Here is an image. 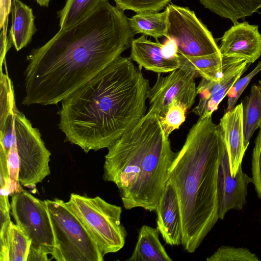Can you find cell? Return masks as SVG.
Returning a JSON list of instances; mask_svg holds the SVG:
<instances>
[{
  "instance_id": "6da1fadb",
  "label": "cell",
  "mask_w": 261,
  "mask_h": 261,
  "mask_svg": "<svg viewBox=\"0 0 261 261\" xmlns=\"http://www.w3.org/2000/svg\"><path fill=\"white\" fill-rule=\"evenodd\" d=\"M136 34L123 11L103 0L89 16L27 56L22 104H57L106 68Z\"/></svg>"
},
{
  "instance_id": "7a4b0ae2",
  "label": "cell",
  "mask_w": 261,
  "mask_h": 261,
  "mask_svg": "<svg viewBox=\"0 0 261 261\" xmlns=\"http://www.w3.org/2000/svg\"><path fill=\"white\" fill-rule=\"evenodd\" d=\"M148 80L120 56L62 101L60 129L86 153L108 148L145 114Z\"/></svg>"
},
{
  "instance_id": "3957f363",
  "label": "cell",
  "mask_w": 261,
  "mask_h": 261,
  "mask_svg": "<svg viewBox=\"0 0 261 261\" xmlns=\"http://www.w3.org/2000/svg\"><path fill=\"white\" fill-rule=\"evenodd\" d=\"M220 159L218 126L199 118L169 168L179 207L182 243L194 252L219 219L217 178Z\"/></svg>"
},
{
  "instance_id": "277c9868",
  "label": "cell",
  "mask_w": 261,
  "mask_h": 261,
  "mask_svg": "<svg viewBox=\"0 0 261 261\" xmlns=\"http://www.w3.org/2000/svg\"><path fill=\"white\" fill-rule=\"evenodd\" d=\"M161 127L159 114L149 109L132 128L108 148L103 178L117 186L124 208L139 178L146 153Z\"/></svg>"
},
{
  "instance_id": "5b68a950",
  "label": "cell",
  "mask_w": 261,
  "mask_h": 261,
  "mask_svg": "<svg viewBox=\"0 0 261 261\" xmlns=\"http://www.w3.org/2000/svg\"><path fill=\"white\" fill-rule=\"evenodd\" d=\"M55 238L51 256L57 261H102L105 255L97 243L65 202L45 200Z\"/></svg>"
},
{
  "instance_id": "8992f818",
  "label": "cell",
  "mask_w": 261,
  "mask_h": 261,
  "mask_svg": "<svg viewBox=\"0 0 261 261\" xmlns=\"http://www.w3.org/2000/svg\"><path fill=\"white\" fill-rule=\"evenodd\" d=\"M66 205L80 219L105 255L124 246L127 232L121 222L122 207L99 196L72 193Z\"/></svg>"
},
{
  "instance_id": "52a82bcc",
  "label": "cell",
  "mask_w": 261,
  "mask_h": 261,
  "mask_svg": "<svg viewBox=\"0 0 261 261\" xmlns=\"http://www.w3.org/2000/svg\"><path fill=\"white\" fill-rule=\"evenodd\" d=\"M10 205L16 224L31 241L27 261L50 260L55 243L45 201L22 189L12 195Z\"/></svg>"
},
{
  "instance_id": "ba28073f",
  "label": "cell",
  "mask_w": 261,
  "mask_h": 261,
  "mask_svg": "<svg viewBox=\"0 0 261 261\" xmlns=\"http://www.w3.org/2000/svg\"><path fill=\"white\" fill-rule=\"evenodd\" d=\"M13 132L20 162L19 182L24 187L36 189V185L50 174L51 153L39 130L17 108L14 111Z\"/></svg>"
},
{
  "instance_id": "9c48e42d",
  "label": "cell",
  "mask_w": 261,
  "mask_h": 261,
  "mask_svg": "<svg viewBox=\"0 0 261 261\" xmlns=\"http://www.w3.org/2000/svg\"><path fill=\"white\" fill-rule=\"evenodd\" d=\"M166 9V37L175 41L178 54L199 57L220 53L212 33L194 11L173 4H169Z\"/></svg>"
},
{
  "instance_id": "30bf717a",
  "label": "cell",
  "mask_w": 261,
  "mask_h": 261,
  "mask_svg": "<svg viewBox=\"0 0 261 261\" xmlns=\"http://www.w3.org/2000/svg\"><path fill=\"white\" fill-rule=\"evenodd\" d=\"M181 65L166 76L158 73L156 82L147 93L150 108L162 116L170 105L180 102L190 109L197 95L195 79L198 74L193 67L178 54Z\"/></svg>"
},
{
  "instance_id": "8fae6325",
  "label": "cell",
  "mask_w": 261,
  "mask_h": 261,
  "mask_svg": "<svg viewBox=\"0 0 261 261\" xmlns=\"http://www.w3.org/2000/svg\"><path fill=\"white\" fill-rule=\"evenodd\" d=\"M218 132L220 159L218 172L217 193L219 219H223L231 210H241L246 203L247 187L252 178L240 167L235 176L230 173L228 154L223 131L219 124Z\"/></svg>"
},
{
  "instance_id": "7c38bea8",
  "label": "cell",
  "mask_w": 261,
  "mask_h": 261,
  "mask_svg": "<svg viewBox=\"0 0 261 261\" xmlns=\"http://www.w3.org/2000/svg\"><path fill=\"white\" fill-rule=\"evenodd\" d=\"M251 63L243 58H239L226 71L218 81H212L201 77L197 87L199 96L198 104L192 112L200 119L212 117L219 105L226 96L234 83L246 71Z\"/></svg>"
},
{
  "instance_id": "4fadbf2b",
  "label": "cell",
  "mask_w": 261,
  "mask_h": 261,
  "mask_svg": "<svg viewBox=\"0 0 261 261\" xmlns=\"http://www.w3.org/2000/svg\"><path fill=\"white\" fill-rule=\"evenodd\" d=\"M233 24L221 38V55L243 58L253 63L261 56V34L258 26L247 21Z\"/></svg>"
},
{
  "instance_id": "5bb4252c",
  "label": "cell",
  "mask_w": 261,
  "mask_h": 261,
  "mask_svg": "<svg viewBox=\"0 0 261 261\" xmlns=\"http://www.w3.org/2000/svg\"><path fill=\"white\" fill-rule=\"evenodd\" d=\"M156 227L164 241L170 246L182 243V228L178 201L173 186L167 182L155 210Z\"/></svg>"
},
{
  "instance_id": "9a60e30c",
  "label": "cell",
  "mask_w": 261,
  "mask_h": 261,
  "mask_svg": "<svg viewBox=\"0 0 261 261\" xmlns=\"http://www.w3.org/2000/svg\"><path fill=\"white\" fill-rule=\"evenodd\" d=\"M242 113V102L232 110L225 112L219 124L223 131L230 173L233 176H236L239 168L242 166L246 150L244 146Z\"/></svg>"
},
{
  "instance_id": "2e32d148",
  "label": "cell",
  "mask_w": 261,
  "mask_h": 261,
  "mask_svg": "<svg viewBox=\"0 0 261 261\" xmlns=\"http://www.w3.org/2000/svg\"><path fill=\"white\" fill-rule=\"evenodd\" d=\"M129 58L139 66L158 73L171 72L179 68L181 63L178 58H165L162 52L163 44L153 42L145 35L134 39L131 43Z\"/></svg>"
},
{
  "instance_id": "e0dca14e",
  "label": "cell",
  "mask_w": 261,
  "mask_h": 261,
  "mask_svg": "<svg viewBox=\"0 0 261 261\" xmlns=\"http://www.w3.org/2000/svg\"><path fill=\"white\" fill-rule=\"evenodd\" d=\"M11 25L8 39L19 51L27 46L37 31L32 9L19 0H12L11 7Z\"/></svg>"
},
{
  "instance_id": "ac0fdd59",
  "label": "cell",
  "mask_w": 261,
  "mask_h": 261,
  "mask_svg": "<svg viewBox=\"0 0 261 261\" xmlns=\"http://www.w3.org/2000/svg\"><path fill=\"white\" fill-rule=\"evenodd\" d=\"M31 241L10 221L1 226L0 261H27Z\"/></svg>"
},
{
  "instance_id": "d6986e66",
  "label": "cell",
  "mask_w": 261,
  "mask_h": 261,
  "mask_svg": "<svg viewBox=\"0 0 261 261\" xmlns=\"http://www.w3.org/2000/svg\"><path fill=\"white\" fill-rule=\"evenodd\" d=\"M158 228L147 225L140 229L137 242L128 261H171L159 239Z\"/></svg>"
},
{
  "instance_id": "ffe728a7",
  "label": "cell",
  "mask_w": 261,
  "mask_h": 261,
  "mask_svg": "<svg viewBox=\"0 0 261 261\" xmlns=\"http://www.w3.org/2000/svg\"><path fill=\"white\" fill-rule=\"evenodd\" d=\"M211 12L230 20L233 24L261 8V0H199Z\"/></svg>"
},
{
  "instance_id": "44dd1931",
  "label": "cell",
  "mask_w": 261,
  "mask_h": 261,
  "mask_svg": "<svg viewBox=\"0 0 261 261\" xmlns=\"http://www.w3.org/2000/svg\"><path fill=\"white\" fill-rule=\"evenodd\" d=\"M178 54L193 67L201 77L212 81L221 79L227 69L239 58L223 57L219 53L199 57Z\"/></svg>"
},
{
  "instance_id": "7402d4cb",
  "label": "cell",
  "mask_w": 261,
  "mask_h": 261,
  "mask_svg": "<svg viewBox=\"0 0 261 261\" xmlns=\"http://www.w3.org/2000/svg\"><path fill=\"white\" fill-rule=\"evenodd\" d=\"M242 103L244 146L247 149L254 132L261 127V89L258 85L252 86Z\"/></svg>"
},
{
  "instance_id": "603a6c76",
  "label": "cell",
  "mask_w": 261,
  "mask_h": 261,
  "mask_svg": "<svg viewBox=\"0 0 261 261\" xmlns=\"http://www.w3.org/2000/svg\"><path fill=\"white\" fill-rule=\"evenodd\" d=\"M168 11L166 9L161 13H138L128 19L129 25L135 34L153 37L156 41L158 38L166 37Z\"/></svg>"
},
{
  "instance_id": "cb8c5ba5",
  "label": "cell",
  "mask_w": 261,
  "mask_h": 261,
  "mask_svg": "<svg viewBox=\"0 0 261 261\" xmlns=\"http://www.w3.org/2000/svg\"><path fill=\"white\" fill-rule=\"evenodd\" d=\"M103 1L66 0L64 7L57 12L60 29H68L83 20Z\"/></svg>"
},
{
  "instance_id": "d4e9b609",
  "label": "cell",
  "mask_w": 261,
  "mask_h": 261,
  "mask_svg": "<svg viewBox=\"0 0 261 261\" xmlns=\"http://www.w3.org/2000/svg\"><path fill=\"white\" fill-rule=\"evenodd\" d=\"M0 89V124H2L10 114L14 113L16 108L13 84L8 75L7 69L4 73L1 69Z\"/></svg>"
},
{
  "instance_id": "484cf974",
  "label": "cell",
  "mask_w": 261,
  "mask_h": 261,
  "mask_svg": "<svg viewBox=\"0 0 261 261\" xmlns=\"http://www.w3.org/2000/svg\"><path fill=\"white\" fill-rule=\"evenodd\" d=\"M0 210L1 224L11 221L10 211L11 205L8 196L11 195L10 178L7 167L6 157L4 154L0 155Z\"/></svg>"
},
{
  "instance_id": "4316f807",
  "label": "cell",
  "mask_w": 261,
  "mask_h": 261,
  "mask_svg": "<svg viewBox=\"0 0 261 261\" xmlns=\"http://www.w3.org/2000/svg\"><path fill=\"white\" fill-rule=\"evenodd\" d=\"M188 108L184 104L175 102L168 108L165 113L159 117V120L165 135L169 138L171 133L184 122Z\"/></svg>"
},
{
  "instance_id": "83f0119b",
  "label": "cell",
  "mask_w": 261,
  "mask_h": 261,
  "mask_svg": "<svg viewBox=\"0 0 261 261\" xmlns=\"http://www.w3.org/2000/svg\"><path fill=\"white\" fill-rule=\"evenodd\" d=\"M258 257L248 249L229 246L220 247L207 261H259Z\"/></svg>"
},
{
  "instance_id": "f1b7e54d",
  "label": "cell",
  "mask_w": 261,
  "mask_h": 261,
  "mask_svg": "<svg viewBox=\"0 0 261 261\" xmlns=\"http://www.w3.org/2000/svg\"><path fill=\"white\" fill-rule=\"evenodd\" d=\"M116 7L124 11H134L137 13L159 12L171 0H114Z\"/></svg>"
},
{
  "instance_id": "f546056e",
  "label": "cell",
  "mask_w": 261,
  "mask_h": 261,
  "mask_svg": "<svg viewBox=\"0 0 261 261\" xmlns=\"http://www.w3.org/2000/svg\"><path fill=\"white\" fill-rule=\"evenodd\" d=\"M261 71V61H259L255 67L248 74L238 79L229 89L227 94V106L226 112L232 110L251 80L258 73Z\"/></svg>"
},
{
  "instance_id": "4dcf8cb0",
  "label": "cell",
  "mask_w": 261,
  "mask_h": 261,
  "mask_svg": "<svg viewBox=\"0 0 261 261\" xmlns=\"http://www.w3.org/2000/svg\"><path fill=\"white\" fill-rule=\"evenodd\" d=\"M255 140L252 158V179L256 192L261 199V127Z\"/></svg>"
},
{
  "instance_id": "1f68e13d",
  "label": "cell",
  "mask_w": 261,
  "mask_h": 261,
  "mask_svg": "<svg viewBox=\"0 0 261 261\" xmlns=\"http://www.w3.org/2000/svg\"><path fill=\"white\" fill-rule=\"evenodd\" d=\"M12 0H0V28L1 32L7 36L9 14L11 11Z\"/></svg>"
},
{
  "instance_id": "d6a6232c",
  "label": "cell",
  "mask_w": 261,
  "mask_h": 261,
  "mask_svg": "<svg viewBox=\"0 0 261 261\" xmlns=\"http://www.w3.org/2000/svg\"><path fill=\"white\" fill-rule=\"evenodd\" d=\"M162 52L164 57L167 59L178 58V48L175 41L171 38H167L163 44Z\"/></svg>"
},
{
  "instance_id": "836d02e7",
  "label": "cell",
  "mask_w": 261,
  "mask_h": 261,
  "mask_svg": "<svg viewBox=\"0 0 261 261\" xmlns=\"http://www.w3.org/2000/svg\"><path fill=\"white\" fill-rule=\"evenodd\" d=\"M51 0H36L37 3L42 7H48Z\"/></svg>"
},
{
  "instance_id": "e575fe53",
  "label": "cell",
  "mask_w": 261,
  "mask_h": 261,
  "mask_svg": "<svg viewBox=\"0 0 261 261\" xmlns=\"http://www.w3.org/2000/svg\"><path fill=\"white\" fill-rule=\"evenodd\" d=\"M258 85L261 89V79L258 81Z\"/></svg>"
}]
</instances>
